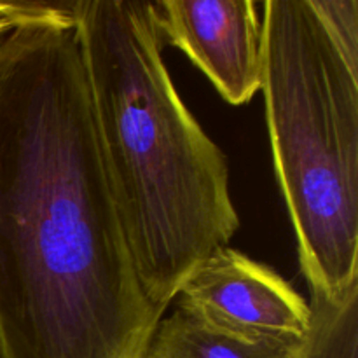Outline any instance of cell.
<instances>
[{"label": "cell", "mask_w": 358, "mask_h": 358, "mask_svg": "<svg viewBox=\"0 0 358 358\" xmlns=\"http://www.w3.org/2000/svg\"><path fill=\"white\" fill-rule=\"evenodd\" d=\"M310 6L346 65L358 73L357 0H310Z\"/></svg>", "instance_id": "ba28073f"}, {"label": "cell", "mask_w": 358, "mask_h": 358, "mask_svg": "<svg viewBox=\"0 0 358 358\" xmlns=\"http://www.w3.org/2000/svg\"><path fill=\"white\" fill-rule=\"evenodd\" d=\"M269 142L310 294L358 287V73L310 0H266Z\"/></svg>", "instance_id": "3957f363"}, {"label": "cell", "mask_w": 358, "mask_h": 358, "mask_svg": "<svg viewBox=\"0 0 358 358\" xmlns=\"http://www.w3.org/2000/svg\"><path fill=\"white\" fill-rule=\"evenodd\" d=\"M177 306L250 341L304 343L311 325L310 303L283 276L231 247L189 275Z\"/></svg>", "instance_id": "277c9868"}, {"label": "cell", "mask_w": 358, "mask_h": 358, "mask_svg": "<svg viewBox=\"0 0 358 358\" xmlns=\"http://www.w3.org/2000/svg\"><path fill=\"white\" fill-rule=\"evenodd\" d=\"M303 343L250 341L212 327L185 308L161 318L143 358H299Z\"/></svg>", "instance_id": "8992f818"}, {"label": "cell", "mask_w": 358, "mask_h": 358, "mask_svg": "<svg viewBox=\"0 0 358 358\" xmlns=\"http://www.w3.org/2000/svg\"><path fill=\"white\" fill-rule=\"evenodd\" d=\"M147 297L101 157L76 28L0 42V358H143Z\"/></svg>", "instance_id": "6da1fadb"}, {"label": "cell", "mask_w": 358, "mask_h": 358, "mask_svg": "<svg viewBox=\"0 0 358 358\" xmlns=\"http://www.w3.org/2000/svg\"><path fill=\"white\" fill-rule=\"evenodd\" d=\"M101 157L140 283L164 315L240 227L222 149L182 101L154 2L76 0Z\"/></svg>", "instance_id": "7a4b0ae2"}, {"label": "cell", "mask_w": 358, "mask_h": 358, "mask_svg": "<svg viewBox=\"0 0 358 358\" xmlns=\"http://www.w3.org/2000/svg\"><path fill=\"white\" fill-rule=\"evenodd\" d=\"M311 325L299 358H358V287L331 299L310 294Z\"/></svg>", "instance_id": "52a82bcc"}, {"label": "cell", "mask_w": 358, "mask_h": 358, "mask_svg": "<svg viewBox=\"0 0 358 358\" xmlns=\"http://www.w3.org/2000/svg\"><path fill=\"white\" fill-rule=\"evenodd\" d=\"M163 41L180 49L231 105H245L264 79V28L254 0L154 2Z\"/></svg>", "instance_id": "5b68a950"}, {"label": "cell", "mask_w": 358, "mask_h": 358, "mask_svg": "<svg viewBox=\"0 0 358 358\" xmlns=\"http://www.w3.org/2000/svg\"><path fill=\"white\" fill-rule=\"evenodd\" d=\"M58 23L69 24L72 21V6L69 2H28L13 0L0 2V34L13 30L24 23Z\"/></svg>", "instance_id": "9c48e42d"}]
</instances>
